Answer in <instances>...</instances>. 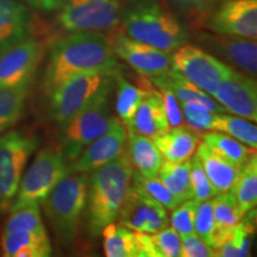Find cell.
Masks as SVG:
<instances>
[{"instance_id": "1", "label": "cell", "mask_w": 257, "mask_h": 257, "mask_svg": "<svg viewBox=\"0 0 257 257\" xmlns=\"http://www.w3.org/2000/svg\"><path fill=\"white\" fill-rule=\"evenodd\" d=\"M119 63L110 41L102 32H69L50 48L42 88L49 95L61 83L78 74L114 76Z\"/></svg>"}, {"instance_id": "2", "label": "cell", "mask_w": 257, "mask_h": 257, "mask_svg": "<svg viewBox=\"0 0 257 257\" xmlns=\"http://www.w3.org/2000/svg\"><path fill=\"white\" fill-rule=\"evenodd\" d=\"M133 170L124 150L117 159L92 172L85 212L88 233L93 238L100 236L106 225L117 221L130 189Z\"/></svg>"}, {"instance_id": "3", "label": "cell", "mask_w": 257, "mask_h": 257, "mask_svg": "<svg viewBox=\"0 0 257 257\" xmlns=\"http://www.w3.org/2000/svg\"><path fill=\"white\" fill-rule=\"evenodd\" d=\"M119 25L126 36L167 53L189 40L181 22L159 0H124Z\"/></svg>"}, {"instance_id": "4", "label": "cell", "mask_w": 257, "mask_h": 257, "mask_svg": "<svg viewBox=\"0 0 257 257\" xmlns=\"http://www.w3.org/2000/svg\"><path fill=\"white\" fill-rule=\"evenodd\" d=\"M89 175L70 172L44 199L43 210L56 238L64 246L75 242L87 204Z\"/></svg>"}, {"instance_id": "5", "label": "cell", "mask_w": 257, "mask_h": 257, "mask_svg": "<svg viewBox=\"0 0 257 257\" xmlns=\"http://www.w3.org/2000/svg\"><path fill=\"white\" fill-rule=\"evenodd\" d=\"M113 82L106 86L87 105L60 125L61 152L69 163L82 150L108 130L115 117L111 113V92Z\"/></svg>"}, {"instance_id": "6", "label": "cell", "mask_w": 257, "mask_h": 257, "mask_svg": "<svg viewBox=\"0 0 257 257\" xmlns=\"http://www.w3.org/2000/svg\"><path fill=\"white\" fill-rule=\"evenodd\" d=\"M70 172V163L61 149L44 148L40 150L27 173L22 176L10 211L29 205H41L57 182Z\"/></svg>"}, {"instance_id": "7", "label": "cell", "mask_w": 257, "mask_h": 257, "mask_svg": "<svg viewBox=\"0 0 257 257\" xmlns=\"http://www.w3.org/2000/svg\"><path fill=\"white\" fill-rule=\"evenodd\" d=\"M38 144L36 135L23 130H11L0 136V210L11 206L28 161Z\"/></svg>"}, {"instance_id": "8", "label": "cell", "mask_w": 257, "mask_h": 257, "mask_svg": "<svg viewBox=\"0 0 257 257\" xmlns=\"http://www.w3.org/2000/svg\"><path fill=\"white\" fill-rule=\"evenodd\" d=\"M124 0H67L57 24L67 32L111 31L120 24Z\"/></svg>"}, {"instance_id": "9", "label": "cell", "mask_w": 257, "mask_h": 257, "mask_svg": "<svg viewBox=\"0 0 257 257\" xmlns=\"http://www.w3.org/2000/svg\"><path fill=\"white\" fill-rule=\"evenodd\" d=\"M170 69L210 95L216 91L221 80L233 72L232 67L206 50L188 43L170 53Z\"/></svg>"}, {"instance_id": "10", "label": "cell", "mask_w": 257, "mask_h": 257, "mask_svg": "<svg viewBox=\"0 0 257 257\" xmlns=\"http://www.w3.org/2000/svg\"><path fill=\"white\" fill-rule=\"evenodd\" d=\"M112 82L113 76L102 74H78L66 80L49 94L51 120L63 124Z\"/></svg>"}, {"instance_id": "11", "label": "cell", "mask_w": 257, "mask_h": 257, "mask_svg": "<svg viewBox=\"0 0 257 257\" xmlns=\"http://www.w3.org/2000/svg\"><path fill=\"white\" fill-rule=\"evenodd\" d=\"M205 25L216 34L256 38L257 0H214Z\"/></svg>"}, {"instance_id": "12", "label": "cell", "mask_w": 257, "mask_h": 257, "mask_svg": "<svg viewBox=\"0 0 257 257\" xmlns=\"http://www.w3.org/2000/svg\"><path fill=\"white\" fill-rule=\"evenodd\" d=\"M44 43L32 35L0 54V87L30 86L44 56Z\"/></svg>"}, {"instance_id": "13", "label": "cell", "mask_w": 257, "mask_h": 257, "mask_svg": "<svg viewBox=\"0 0 257 257\" xmlns=\"http://www.w3.org/2000/svg\"><path fill=\"white\" fill-rule=\"evenodd\" d=\"M117 220L127 229L146 233L159 232L169 225L167 208L135 184L133 179Z\"/></svg>"}, {"instance_id": "14", "label": "cell", "mask_w": 257, "mask_h": 257, "mask_svg": "<svg viewBox=\"0 0 257 257\" xmlns=\"http://www.w3.org/2000/svg\"><path fill=\"white\" fill-rule=\"evenodd\" d=\"M197 46L206 50L221 62L255 78L257 74L256 38H245L216 32H200Z\"/></svg>"}, {"instance_id": "15", "label": "cell", "mask_w": 257, "mask_h": 257, "mask_svg": "<svg viewBox=\"0 0 257 257\" xmlns=\"http://www.w3.org/2000/svg\"><path fill=\"white\" fill-rule=\"evenodd\" d=\"M111 31L112 34L107 37L115 56L126 62L138 74L150 78L169 70L170 53L134 40L120 29L117 30L115 28Z\"/></svg>"}, {"instance_id": "16", "label": "cell", "mask_w": 257, "mask_h": 257, "mask_svg": "<svg viewBox=\"0 0 257 257\" xmlns=\"http://www.w3.org/2000/svg\"><path fill=\"white\" fill-rule=\"evenodd\" d=\"M211 95L225 111L248 120H257V83L248 74L233 69Z\"/></svg>"}, {"instance_id": "17", "label": "cell", "mask_w": 257, "mask_h": 257, "mask_svg": "<svg viewBox=\"0 0 257 257\" xmlns=\"http://www.w3.org/2000/svg\"><path fill=\"white\" fill-rule=\"evenodd\" d=\"M127 142V128L115 118L108 130L88 144L78 159L70 163L72 172H94L124 153Z\"/></svg>"}, {"instance_id": "18", "label": "cell", "mask_w": 257, "mask_h": 257, "mask_svg": "<svg viewBox=\"0 0 257 257\" xmlns=\"http://www.w3.org/2000/svg\"><path fill=\"white\" fill-rule=\"evenodd\" d=\"M32 36V16L21 0H0V54Z\"/></svg>"}, {"instance_id": "19", "label": "cell", "mask_w": 257, "mask_h": 257, "mask_svg": "<svg viewBox=\"0 0 257 257\" xmlns=\"http://www.w3.org/2000/svg\"><path fill=\"white\" fill-rule=\"evenodd\" d=\"M169 128L162 96L159 89L154 87L152 83L149 91L138 106L131 126L127 130L155 140L169 131Z\"/></svg>"}, {"instance_id": "20", "label": "cell", "mask_w": 257, "mask_h": 257, "mask_svg": "<svg viewBox=\"0 0 257 257\" xmlns=\"http://www.w3.org/2000/svg\"><path fill=\"white\" fill-rule=\"evenodd\" d=\"M212 212L214 218V227L211 233L210 246L214 250L219 248L232 233L237 224L244 217L236 198L231 191L218 193L211 199Z\"/></svg>"}, {"instance_id": "21", "label": "cell", "mask_w": 257, "mask_h": 257, "mask_svg": "<svg viewBox=\"0 0 257 257\" xmlns=\"http://www.w3.org/2000/svg\"><path fill=\"white\" fill-rule=\"evenodd\" d=\"M2 255L6 257H48L51 255V243L47 230L30 232L2 233Z\"/></svg>"}, {"instance_id": "22", "label": "cell", "mask_w": 257, "mask_h": 257, "mask_svg": "<svg viewBox=\"0 0 257 257\" xmlns=\"http://www.w3.org/2000/svg\"><path fill=\"white\" fill-rule=\"evenodd\" d=\"M199 137L200 135L194 128L184 124L179 127L169 128L165 135L153 141L163 160L181 163L194 155L199 144Z\"/></svg>"}, {"instance_id": "23", "label": "cell", "mask_w": 257, "mask_h": 257, "mask_svg": "<svg viewBox=\"0 0 257 257\" xmlns=\"http://www.w3.org/2000/svg\"><path fill=\"white\" fill-rule=\"evenodd\" d=\"M125 150L135 172L146 178L157 176L163 157L152 138L128 130Z\"/></svg>"}, {"instance_id": "24", "label": "cell", "mask_w": 257, "mask_h": 257, "mask_svg": "<svg viewBox=\"0 0 257 257\" xmlns=\"http://www.w3.org/2000/svg\"><path fill=\"white\" fill-rule=\"evenodd\" d=\"M195 153L200 161L202 169L206 173L207 178L210 179L211 184L217 189V192L223 193L230 191L239 174L240 167L218 155L204 141L198 144Z\"/></svg>"}, {"instance_id": "25", "label": "cell", "mask_w": 257, "mask_h": 257, "mask_svg": "<svg viewBox=\"0 0 257 257\" xmlns=\"http://www.w3.org/2000/svg\"><path fill=\"white\" fill-rule=\"evenodd\" d=\"M154 86H165L174 93L180 102H199L204 105L208 110L216 113H223L225 108L218 104L213 98L207 93L201 91L197 86L187 81L184 76H181L174 70L169 68L167 72L160 75L150 76L148 78Z\"/></svg>"}, {"instance_id": "26", "label": "cell", "mask_w": 257, "mask_h": 257, "mask_svg": "<svg viewBox=\"0 0 257 257\" xmlns=\"http://www.w3.org/2000/svg\"><path fill=\"white\" fill-rule=\"evenodd\" d=\"M114 78L117 82L115 111H117L118 119L124 124L125 127L128 128L133 123L138 106L149 91L152 82L148 79V81H143L142 87H137L128 82L119 73L115 74Z\"/></svg>"}, {"instance_id": "27", "label": "cell", "mask_w": 257, "mask_h": 257, "mask_svg": "<svg viewBox=\"0 0 257 257\" xmlns=\"http://www.w3.org/2000/svg\"><path fill=\"white\" fill-rule=\"evenodd\" d=\"M256 211L246 212L238 224L234 226L231 236L214 250L219 257H245L250 255L252 234L255 232Z\"/></svg>"}, {"instance_id": "28", "label": "cell", "mask_w": 257, "mask_h": 257, "mask_svg": "<svg viewBox=\"0 0 257 257\" xmlns=\"http://www.w3.org/2000/svg\"><path fill=\"white\" fill-rule=\"evenodd\" d=\"M157 176L180 202L193 198L189 160L181 163L163 160Z\"/></svg>"}, {"instance_id": "29", "label": "cell", "mask_w": 257, "mask_h": 257, "mask_svg": "<svg viewBox=\"0 0 257 257\" xmlns=\"http://www.w3.org/2000/svg\"><path fill=\"white\" fill-rule=\"evenodd\" d=\"M230 191L233 193L243 213L251 211L257 205V157L253 153L240 167V172Z\"/></svg>"}, {"instance_id": "30", "label": "cell", "mask_w": 257, "mask_h": 257, "mask_svg": "<svg viewBox=\"0 0 257 257\" xmlns=\"http://www.w3.org/2000/svg\"><path fill=\"white\" fill-rule=\"evenodd\" d=\"M30 86L0 87V133L15 126L23 115Z\"/></svg>"}, {"instance_id": "31", "label": "cell", "mask_w": 257, "mask_h": 257, "mask_svg": "<svg viewBox=\"0 0 257 257\" xmlns=\"http://www.w3.org/2000/svg\"><path fill=\"white\" fill-rule=\"evenodd\" d=\"M201 138L214 153L238 167H242L253 154L251 148L219 131L205 133L201 135Z\"/></svg>"}, {"instance_id": "32", "label": "cell", "mask_w": 257, "mask_h": 257, "mask_svg": "<svg viewBox=\"0 0 257 257\" xmlns=\"http://www.w3.org/2000/svg\"><path fill=\"white\" fill-rule=\"evenodd\" d=\"M211 131H219L248 146L251 149L257 147V127L251 120L238 115L214 113Z\"/></svg>"}, {"instance_id": "33", "label": "cell", "mask_w": 257, "mask_h": 257, "mask_svg": "<svg viewBox=\"0 0 257 257\" xmlns=\"http://www.w3.org/2000/svg\"><path fill=\"white\" fill-rule=\"evenodd\" d=\"M104 238V251L107 257H135L134 231L117 224L110 223L101 231Z\"/></svg>"}, {"instance_id": "34", "label": "cell", "mask_w": 257, "mask_h": 257, "mask_svg": "<svg viewBox=\"0 0 257 257\" xmlns=\"http://www.w3.org/2000/svg\"><path fill=\"white\" fill-rule=\"evenodd\" d=\"M40 205H29L19 210L12 211L11 216L6 220L3 232H30V231H44Z\"/></svg>"}, {"instance_id": "35", "label": "cell", "mask_w": 257, "mask_h": 257, "mask_svg": "<svg viewBox=\"0 0 257 257\" xmlns=\"http://www.w3.org/2000/svg\"><path fill=\"white\" fill-rule=\"evenodd\" d=\"M133 181L137 184L144 192L148 193L150 197H153L160 204H162L167 210H174L178 205L181 204L176 199L169 189L163 185L159 176L155 178H146V176L140 175L138 173L133 170Z\"/></svg>"}, {"instance_id": "36", "label": "cell", "mask_w": 257, "mask_h": 257, "mask_svg": "<svg viewBox=\"0 0 257 257\" xmlns=\"http://www.w3.org/2000/svg\"><path fill=\"white\" fill-rule=\"evenodd\" d=\"M191 162V184L193 198L197 202L210 200L218 194L217 189L211 184L206 173L202 169V166L197 155H193L189 159Z\"/></svg>"}, {"instance_id": "37", "label": "cell", "mask_w": 257, "mask_h": 257, "mask_svg": "<svg viewBox=\"0 0 257 257\" xmlns=\"http://www.w3.org/2000/svg\"><path fill=\"white\" fill-rule=\"evenodd\" d=\"M198 204L199 202L194 199H188L178 205L174 210H172L173 213L169 219V224L180 237L194 233V217Z\"/></svg>"}, {"instance_id": "38", "label": "cell", "mask_w": 257, "mask_h": 257, "mask_svg": "<svg viewBox=\"0 0 257 257\" xmlns=\"http://www.w3.org/2000/svg\"><path fill=\"white\" fill-rule=\"evenodd\" d=\"M184 120L195 131H210L214 113L199 102H181Z\"/></svg>"}, {"instance_id": "39", "label": "cell", "mask_w": 257, "mask_h": 257, "mask_svg": "<svg viewBox=\"0 0 257 257\" xmlns=\"http://www.w3.org/2000/svg\"><path fill=\"white\" fill-rule=\"evenodd\" d=\"M157 257H181V237L173 227L152 233Z\"/></svg>"}, {"instance_id": "40", "label": "cell", "mask_w": 257, "mask_h": 257, "mask_svg": "<svg viewBox=\"0 0 257 257\" xmlns=\"http://www.w3.org/2000/svg\"><path fill=\"white\" fill-rule=\"evenodd\" d=\"M214 227V218L212 212L211 199L198 204L194 217V232L198 234L205 243L210 245L211 233Z\"/></svg>"}, {"instance_id": "41", "label": "cell", "mask_w": 257, "mask_h": 257, "mask_svg": "<svg viewBox=\"0 0 257 257\" xmlns=\"http://www.w3.org/2000/svg\"><path fill=\"white\" fill-rule=\"evenodd\" d=\"M155 87L159 89L161 96H162L163 107H165L169 127L174 128L184 125L185 120L181 110V102L179 101L174 93L170 91L169 88L165 87V86H155Z\"/></svg>"}, {"instance_id": "42", "label": "cell", "mask_w": 257, "mask_h": 257, "mask_svg": "<svg viewBox=\"0 0 257 257\" xmlns=\"http://www.w3.org/2000/svg\"><path fill=\"white\" fill-rule=\"evenodd\" d=\"M216 251L197 233L181 237V257H213Z\"/></svg>"}, {"instance_id": "43", "label": "cell", "mask_w": 257, "mask_h": 257, "mask_svg": "<svg viewBox=\"0 0 257 257\" xmlns=\"http://www.w3.org/2000/svg\"><path fill=\"white\" fill-rule=\"evenodd\" d=\"M176 10L188 16L206 14L214 0H170Z\"/></svg>"}, {"instance_id": "44", "label": "cell", "mask_w": 257, "mask_h": 257, "mask_svg": "<svg viewBox=\"0 0 257 257\" xmlns=\"http://www.w3.org/2000/svg\"><path fill=\"white\" fill-rule=\"evenodd\" d=\"M135 236V257H157L154 246L152 233L137 232L134 231Z\"/></svg>"}, {"instance_id": "45", "label": "cell", "mask_w": 257, "mask_h": 257, "mask_svg": "<svg viewBox=\"0 0 257 257\" xmlns=\"http://www.w3.org/2000/svg\"><path fill=\"white\" fill-rule=\"evenodd\" d=\"M21 2L37 11L54 12L59 11L66 4L67 0H21Z\"/></svg>"}]
</instances>
